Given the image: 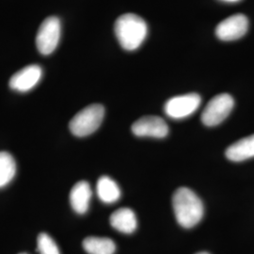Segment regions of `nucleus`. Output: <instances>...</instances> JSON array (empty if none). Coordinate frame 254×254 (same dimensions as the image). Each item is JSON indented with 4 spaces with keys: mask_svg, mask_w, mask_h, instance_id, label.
Listing matches in <instances>:
<instances>
[{
    "mask_svg": "<svg viewBox=\"0 0 254 254\" xmlns=\"http://www.w3.org/2000/svg\"><path fill=\"white\" fill-rule=\"evenodd\" d=\"M173 206L176 220L183 228L190 229L196 226L203 217L202 201L188 188H179L174 192Z\"/></svg>",
    "mask_w": 254,
    "mask_h": 254,
    "instance_id": "nucleus-1",
    "label": "nucleus"
},
{
    "mask_svg": "<svg viewBox=\"0 0 254 254\" xmlns=\"http://www.w3.org/2000/svg\"><path fill=\"white\" fill-rule=\"evenodd\" d=\"M114 31L120 46L127 51H134L145 41L148 26L137 14L125 13L116 20Z\"/></svg>",
    "mask_w": 254,
    "mask_h": 254,
    "instance_id": "nucleus-2",
    "label": "nucleus"
},
{
    "mask_svg": "<svg viewBox=\"0 0 254 254\" xmlns=\"http://www.w3.org/2000/svg\"><path fill=\"white\" fill-rule=\"evenodd\" d=\"M104 117L105 109L102 105H90L73 116L69 124L70 131L78 137L90 136L100 127Z\"/></svg>",
    "mask_w": 254,
    "mask_h": 254,
    "instance_id": "nucleus-3",
    "label": "nucleus"
},
{
    "mask_svg": "<svg viewBox=\"0 0 254 254\" xmlns=\"http://www.w3.org/2000/svg\"><path fill=\"white\" fill-rule=\"evenodd\" d=\"M235 107L234 98L228 93H221L209 101L201 113V122L208 127H217L227 118Z\"/></svg>",
    "mask_w": 254,
    "mask_h": 254,
    "instance_id": "nucleus-4",
    "label": "nucleus"
},
{
    "mask_svg": "<svg viewBox=\"0 0 254 254\" xmlns=\"http://www.w3.org/2000/svg\"><path fill=\"white\" fill-rule=\"evenodd\" d=\"M201 98L198 93L192 92L174 96L167 101L164 107L166 115L174 120L188 118L199 109Z\"/></svg>",
    "mask_w": 254,
    "mask_h": 254,
    "instance_id": "nucleus-5",
    "label": "nucleus"
},
{
    "mask_svg": "<svg viewBox=\"0 0 254 254\" xmlns=\"http://www.w3.org/2000/svg\"><path fill=\"white\" fill-rule=\"evenodd\" d=\"M61 38V21L56 16L46 18L39 27L36 36V46L43 55L53 53Z\"/></svg>",
    "mask_w": 254,
    "mask_h": 254,
    "instance_id": "nucleus-6",
    "label": "nucleus"
},
{
    "mask_svg": "<svg viewBox=\"0 0 254 254\" xmlns=\"http://www.w3.org/2000/svg\"><path fill=\"white\" fill-rule=\"evenodd\" d=\"M249 30L248 17L237 13L221 21L216 27V36L224 42L236 41L243 36Z\"/></svg>",
    "mask_w": 254,
    "mask_h": 254,
    "instance_id": "nucleus-7",
    "label": "nucleus"
},
{
    "mask_svg": "<svg viewBox=\"0 0 254 254\" xmlns=\"http://www.w3.org/2000/svg\"><path fill=\"white\" fill-rule=\"evenodd\" d=\"M133 134L139 137L163 138L169 134V127L163 119L158 116H144L132 125Z\"/></svg>",
    "mask_w": 254,
    "mask_h": 254,
    "instance_id": "nucleus-8",
    "label": "nucleus"
},
{
    "mask_svg": "<svg viewBox=\"0 0 254 254\" xmlns=\"http://www.w3.org/2000/svg\"><path fill=\"white\" fill-rule=\"evenodd\" d=\"M43 74L42 68L38 65H28L14 73L9 79V88L19 92L32 90L40 81Z\"/></svg>",
    "mask_w": 254,
    "mask_h": 254,
    "instance_id": "nucleus-9",
    "label": "nucleus"
},
{
    "mask_svg": "<svg viewBox=\"0 0 254 254\" xmlns=\"http://www.w3.org/2000/svg\"><path fill=\"white\" fill-rule=\"evenodd\" d=\"M91 196V186L88 182L76 183L70 192V203L73 211L79 215L87 213L90 207Z\"/></svg>",
    "mask_w": 254,
    "mask_h": 254,
    "instance_id": "nucleus-10",
    "label": "nucleus"
},
{
    "mask_svg": "<svg viewBox=\"0 0 254 254\" xmlns=\"http://www.w3.org/2000/svg\"><path fill=\"white\" fill-rule=\"evenodd\" d=\"M109 222L112 228L126 235L133 234L137 227L136 214L130 208H120L116 210L110 216Z\"/></svg>",
    "mask_w": 254,
    "mask_h": 254,
    "instance_id": "nucleus-11",
    "label": "nucleus"
},
{
    "mask_svg": "<svg viewBox=\"0 0 254 254\" xmlns=\"http://www.w3.org/2000/svg\"><path fill=\"white\" fill-rule=\"evenodd\" d=\"M225 154L229 160L234 162H241L254 157V135L246 136L229 146Z\"/></svg>",
    "mask_w": 254,
    "mask_h": 254,
    "instance_id": "nucleus-12",
    "label": "nucleus"
},
{
    "mask_svg": "<svg viewBox=\"0 0 254 254\" xmlns=\"http://www.w3.org/2000/svg\"><path fill=\"white\" fill-rule=\"evenodd\" d=\"M97 196L101 201L111 204L118 201L121 198V190L117 183L109 176H102L96 185Z\"/></svg>",
    "mask_w": 254,
    "mask_h": 254,
    "instance_id": "nucleus-13",
    "label": "nucleus"
},
{
    "mask_svg": "<svg viewBox=\"0 0 254 254\" xmlns=\"http://www.w3.org/2000/svg\"><path fill=\"white\" fill-rule=\"evenodd\" d=\"M83 248L89 254H114L116 245L107 237L90 236L84 239Z\"/></svg>",
    "mask_w": 254,
    "mask_h": 254,
    "instance_id": "nucleus-14",
    "label": "nucleus"
},
{
    "mask_svg": "<svg viewBox=\"0 0 254 254\" xmlns=\"http://www.w3.org/2000/svg\"><path fill=\"white\" fill-rule=\"evenodd\" d=\"M16 173V163L8 152H0V189L8 186Z\"/></svg>",
    "mask_w": 254,
    "mask_h": 254,
    "instance_id": "nucleus-15",
    "label": "nucleus"
},
{
    "mask_svg": "<svg viewBox=\"0 0 254 254\" xmlns=\"http://www.w3.org/2000/svg\"><path fill=\"white\" fill-rule=\"evenodd\" d=\"M37 250L40 254H61L54 239L46 233H42L38 236Z\"/></svg>",
    "mask_w": 254,
    "mask_h": 254,
    "instance_id": "nucleus-16",
    "label": "nucleus"
},
{
    "mask_svg": "<svg viewBox=\"0 0 254 254\" xmlns=\"http://www.w3.org/2000/svg\"><path fill=\"white\" fill-rule=\"evenodd\" d=\"M221 1H224V2H227V3H236V2H238L240 0H221Z\"/></svg>",
    "mask_w": 254,
    "mask_h": 254,
    "instance_id": "nucleus-17",
    "label": "nucleus"
},
{
    "mask_svg": "<svg viewBox=\"0 0 254 254\" xmlns=\"http://www.w3.org/2000/svg\"><path fill=\"white\" fill-rule=\"evenodd\" d=\"M209 254L208 253H205V252H201V253H199V254Z\"/></svg>",
    "mask_w": 254,
    "mask_h": 254,
    "instance_id": "nucleus-18",
    "label": "nucleus"
},
{
    "mask_svg": "<svg viewBox=\"0 0 254 254\" xmlns=\"http://www.w3.org/2000/svg\"></svg>",
    "mask_w": 254,
    "mask_h": 254,
    "instance_id": "nucleus-19",
    "label": "nucleus"
}]
</instances>
